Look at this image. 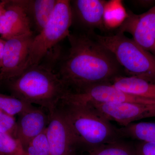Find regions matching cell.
<instances>
[{"label": "cell", "mask_w": 155, "mask_h": 155, "mask_svg": "<svg viewBox=\"0 0 155 155\" xmlns=\"http://www.w3.org/2000/svg\"><path fill=\"white\" fill-rule=\"evenodd\" d=\"M67 38L70 48L56 71L67 91H78L94 84L110 83L120 75L122 67L115 56L93 33L70 32Z\"/></svg>", "instance_id": "cell-1"}, {"label": "cell", "mask_w": 155, "mask_h": 155, "mask_svg": "<svg viewBox=\"0 0 155 155\" xmlns=\"http://www.w3.org/2000/svg\"><path fill=\"white\" fill-rule=\"evenodd\" d=\"M12 95L30 104L52 110L67 90L55 70L54 64H42L25 69L9 80Z\"/></svg>", "instance_id": "cell-2"}, {"label": "cell", "mask_w": 155, "mask_h": 155, "mask_svg": "<svg viewBox=\"0 0 155 155\" xmlns=\"http://www.w3.org/2000/svg\"><path fill=\"white\" fill-rule=\"evenodd\" d=\"M74 134L78 144L95 147L118 141L117 128L86 104L61 101L58 106Z\"/></svg>", "instance_id": "cell-3"}, {"label": "cell", "mask_w": 155, "mask_h": 155, "mask_svg": "<svg viewBox=\"0 0 155 155\" xmlns=\"http://www.w3.org/2000/svg\"><path fill=\"white\" fill-rule=\"evenodd\" d=\"M97 41L113 53L128 76L155 82V56L124 33L102 35L93 34Z\"/></svg>", "instance_id": "cell-4"}, {"label": "cell", "mask_w": 155, "mask_h": 155, "mask_svg": "<svg viewBox=\"0 0 155 155\" xmlns=\"http://www.w3.org/2000/svg\"><path fill=\"white\" fill-rule=\"evenodd\" d=\"M72 24L70 1L58 0L46 25L34 38L25 70L41 63L50 51L69 35Z\"/></svg>", "instance_id": "cell-5"}, {"label": "cell", "mask_w": 155, "mask_h": 155, "mask_svg": "<svg viewBox=\"0 0 155 155\" xmlns=\"http://www.w3.org/2000/svg\"><path fill=\"white\" fill-rule=\"evenodd\" d=\"M62 101L80 104L134 103L155 104V100L128 94L116 88L110 82L94 84L78 91H67Z\"/></svg>", "instance_id": "cell-6"}, {"label": "cell", "mask_w": 155, "mask_h": 155, "mask_svg": "<svg viewBox=\"0 0 155 155\" xmlns=\"http://www.w3.org/2000/svg\"><path fill=\"white\" fill-rule=\"evenodd\" d=\"M35 36L31 32L5 40L0 69V81L11 80L25 70Z\"/></svg>", "instance_id": "cell-7"}, {"label": "cell", "mask_w": 155, "mask_h": 155, "mask_svg": "<svg viewBox=\"0 0 155 155\" xmlns=\"http://www.w3.org/2000/svg\"><path fill=\"white\" fill-rule=\"evenodd\" d=\"M46 135L51 155H73L77 140L58 106L48 112Z\"/></svg>", "instance_id": "cell-8"}, {"label": "cell", "mask_w": 155, "mask_h": 155, "mask_svg": "<svg viewBox=\"0 0 155 155\" xmlns=\"http://www.w3.org/2000/svg\"><path fill=\"white\" fill-rule=\"evenodd\" d=\"M100 116L107 121H115L123 127L134 122L155 117V104L123 103H88Z\"/></svg>", "instance_id": "cell-9"}, {"label": "cell", "mask_w": 155, "mask_h": 155, "mask_svg": "<svg viewBox=\"0 0 155 155\" xmlns=\"http://www.w3.org/2000/svg\"><path fill=\"white\" fill-rule=\"evenodd\" d=\"M118 31L130 34L137 44L155 56V5L138 15L128 11Z\"/></svg>", "instance_id": "cell-10"}, {"label": "cell", "mask_w": 155, "mask_h": 155, "mask_svg": "<svg viewBox=\"0 0 155 155\" xmlns=\"http://www.w3.org/2000/svg\"><path fill=\"white\" fill-rule=\"evenodd\" d=\"M107 3L103 0L70 1L72 23L75 22L84 32L89 33H94L96 28L104 29Z\"/></svg>", "instance_id": "cell-11"}, {"label": "cell", "mask_w": 155, "mask_h": 155, "mask_svg": "<svg viewBox=\"0 0 155 155\" xmlns=\"http://www.w3.org/2000/svg\"><path fill=\"white\" fill-rule=\"evenodd\" d=\"M5 10L0 16V35L3 39L33 32L30 21L15 0L2 1Z\"/></svg>", "instance_id": "cell-12"}, {"label": "cell", "mask_w": 155, "mask_h": 155, "mask_svg": "<svg viewBox=\"0 0 155 155\" xmlns=\"http://www.w3.org/2000/svg\"><path fill=\"white\" fill-rule=\"evenodd\" d=\"M48 121V114L35 107L19 115L16 138L24 150L33 139L44 132Z\"/></svg>", "instance_id": "cell-13"}, {"label": "cell", "mask_w": 155, "mask_h": 155, "mask_svg": "<svg viewBox=\"0 0 155 155\" xmlns=\"http://www.w3.org/2000/svg\"><path fill=\"white\" fill-rule=\"evenodd\" d=\"M27 15L32 30L38 34L46 25L52 15L58 0H15Z\"/></svg>", "instance_id": "cell-14"}, {"label": "cell", "mask_w": 155, "mask_h": 155, "mask_svg": "<svg viewBox=\"0 0 155 155\" xmlns=\"http://www.w3.org/2000/svg\"><path fill=\"white\" fill-rule=\"evenodd\" d=\"M122 91L136 96L155 100V82L135 76L119 75L110 82Z\"/></svg>", "instance_id": "cell-15"}, {"label": "cell", "mask_w": 155, "mask_h": 155, "mask_svg": "<svg viewBox=\"0 0 155 155\" xmlns=\"http://www.w3.org/2000/svg\"><path fill=\"white\" fill-rule=\"evenodd\" d=\"M33 107V105L14 96L0 93V110L12 116H19Z\"/></svg>", "instance_id": "cell-16"}, {"label": "cell", "mask_w": 155, "mask_h": 155, "mask_svg": "<svg viewBox=\"0 0 155 155\" xmlns=\"http://www.w3.org/2000/svg\"><path fill=\"white\" fill-rule=\"evenodd\" d=\"M86 155H136L135 150L117 141L92 148Z\"/></svg>", "instance_id": "cell-17"}, {"label": "cell", "mask_w": 155, "mask_h": 155, "mask_svg": "<svg viewBox=\"0 0 155 155\" xmlns=\"http://www.w3.org/2000/svg\"><path fill=\"white\" fill-rule=\"evenodd\" d=\"M0 155H26L24 148L17 139L1 130Z\"/></svg>", "instance_id": "cell-18"}, {"label": "cell", "mask_w": 155, "mask_h": 155, "mask_svg": "<svg viewBox=\"0 0 155 155\" xmlns=\"http://www.w3.org/2000/svg\"><path fill=\"white\" fill-rule=\"evenodd\" d=\"M17 129V121L15 116L0 110V130L16 138Z\"/></svg>", "instance_id": "cell-19"}, {"label": "cell", "mask_w": 155, "mask_h": 155, "mask_svg": "<svg viewBox=\"0 0 155 155\" xmlns=\"http://www.w3.org/2000/svg\"><path fill=\"white\" fill-rule=\"evenodd\" d=\"M135 151L136 155H155V143L140 141Z\"/></svg>", "instance_id": "cell-20"}, {"label": "cell", "mask_w": 155, "mask_h": 155, "mask_svg": "<svg viewBox=\"0 0 155 155\" xmlns=\"http://www.w3.org/2000/svg\"><path fill=\"white\" fill-rule=\"evenodd\" d=\"M25 150L26 155H51L49 148L48 146L35 147L28 145Z\"/></svg>", "instance_id": "cell-21"}, {"label": "cell", "mask_w": 155, "mask_h": 155, "mask_svg": "<svg viewBox=\"0 0 155 155\" xmlns=\"http://www.w3.org/2000/svg\"><path fill=\"white\" fill-rule=\"evenodd\" d=\"M5 40L0 38V69L2 67V64L3 53H4V47H5Z\"/></svg>", "instance_id": "cell-22"}, {"label": "cell", "mask_w": 155, "mask_h": 155, "mask_svg": "<svg viewBox=\"0 0 155 155\" xmlns=\"http://www.w3.org/2000/svg\"><path fill=\"white\" fill-rule=\"evenodd\" d=\"M4 10H5V7H4V3L2 1H0V16L2 14Z\"/></svg>", "instance_id": "cell-23"}]
</instances>
